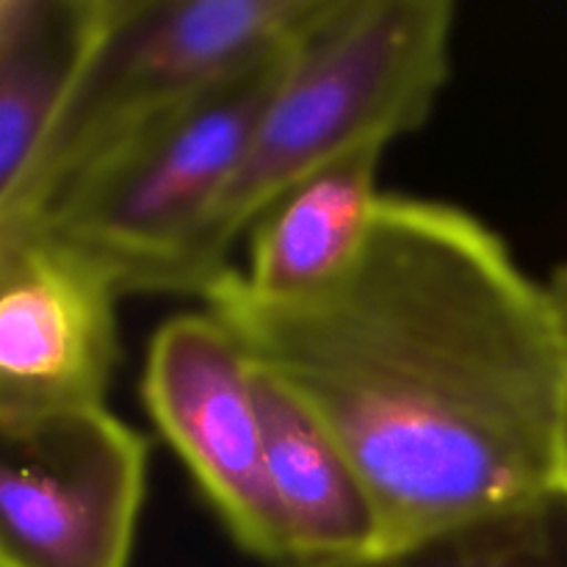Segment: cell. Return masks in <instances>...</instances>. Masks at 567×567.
I'll return each instance as SVG.
<instances>
[{"label":"cell","mask_w":567,"mask_h":567,"mask_svg":"<svg viewBox=\"0 0 567 567\" xmlns=\"http://www.w3.org/2000/svg\"><path fill=\"white\" fill-rule=\"evenodd\" d=\"M203 299L347 449L382 548L563 487L567 332L468 210L385 194L360 258L316 297L260 302L230 269Z\"/></svg>","instance_id":"1"},{"label":"cell","mask_w":567,"mask_h":567,"mask_svg":"<svg viewBox=\"0 0 567 567\" xmlns=\"http://www.w3.org/2000/svg\"><path fill=\"white\" fill-rule=\"evenodd\" d=\"M454 11L452 0H330L293 44L241 169L205 227L199 297L233 269L236 238L288 188L430 120L452 66Z\"/></svg>","instance_id":"2"},{"label":"cell","mask_w":567,"mask_h":567,"mask_svg":"<svg viewBox=\"0 0 567 567\" xmlns=\"http://www.w3.org/2000/svg\"><path fill=\"white\" fill-rule=\"evenodd\" d=\"M293 44L122 133L11 219L81 252L120 293L199 297L205 227L241 169Z\"/></svg>","instance_id":"3"},{"label":"cell","mask_w":567,"mask_h":567,"mask_svg":"<svg viewBox=\"0 0 567 567\" xmlns=\"http://www.w3.org/2000/svg\"><path fill=\"white\" fill-rule=\"evenodd\" d=\"M330 0H105L97 37L0 219L150 116L291 48Z\"/></svg>","instance_id":"4"},{"label":"cell","mask_w":567,"mask_h":567,"mask_svg":"<svg viewBox=\"0 0 567 567\" xmlns=\"http://www.w3.org/2000/svg\"><path fill=\"white\" fill-rule=\"evenodd\" d=\"M147 454L109 408L0 419V567H131Z\"/></svg>","instance_id":"5"},{"label":"cell","mask_w":567,"mask_h":567,"mask_svg":"<svg viewBox=\"0 0 567 567\" xmlns=\"http://www.w3.org/2000/svg\"><path fill=\"white\" fill-rule=\"evenodd\" d=\"M142 402L233 543L260 563L286 565L255 363L230 327L210 310L166 319L150 338Z\"/></svg>","instance_id":"6"},{"label":"cell","mask_w":567,"mask_h":567,"mask_svg":"<svg viewBox=\"0 0 567 567\" xmlns=\"http://www.w3.org/2000/svg\"><path fill=\"white\" fill-rule=\"evenodd\" d=\"M120 288L31 221H0V419L105 408Z\"/></svg>","instance_id":"7"},{"label":"cell","mask_w":567,"mask_h":567,"mask_svg":"<svg viewBox=\"0 0 567 567\" xmlns=\"http://www.w3.org/2000/svg\"><path fill=\"white\" fill-rule=\"evenodd\" d=\"M255 396L286 565L347 563L382 551L369 487L324 421L258 363Z\"/></svg>","instance_id":"8"},{"label":"cell","mask_w":567,"mask_h":567,"mask_svg":"<svg viewBox=\"0 0 567 567\" xmlns=\"http://www.w3.org/2000/svg\"><path fill=\"white\" fill-rule=\"evenodd\" d=\"M388 144H363L288 188L252 225L244 291L260 302H299L341 280L369 244Z\"/></svg>","instance_id":"9"},{"label":"cell","mask_w":567,"mask_h":567,"mask_svg":"<svg viewBox=\"0 0 567 567\" xmlns=\"http://www.w3.org/2000/svg\"><path fill=\"white\" fill-rule=\"evenodd\" d=\"M103 11L105 0H0V205L31 172Z\"/></svg>","instance_id":"10"},{"label":"cell","mask_w":567,"mask_h":567,"mask_svg":"<svg viewBox=\"0 0 567 567\" xmlns=\"http://www.w3.org/2000/svg\"><path fill=\"white\" fill-rule=\"evenodd\" d=\"M286 567H567V487L369 557Z\"/></svg>","instance_id":"11"},{"label":"cell","mask_w":567,"mask_h":567,"mask_svg":"<svg viewBox=\"0 0 567 567\" xmlns=\"http://www.w3.org/2000/svg\"><path fill=\"white\" fill-rule=\"evenodd\" d=\"M548 297H551L554 310H557L559 321H563L565 332H567V264L559 266L557 271L551 275V280L546 282Z\"/></svg>","instance_id":"12"},{"label":"cell","mask_w":567,"mask_h":567,"mask_svg":"<svg viewBox=\"0 0 567 567\" xmlns=\"http://www.w3.org/2000/svg\"><path fill=\"white\" fill-rule=\"evenodd\" d=\"M563 487H567V396H565V419H563Z\"/></svg>","instance_id":"13"}]
</instances>
